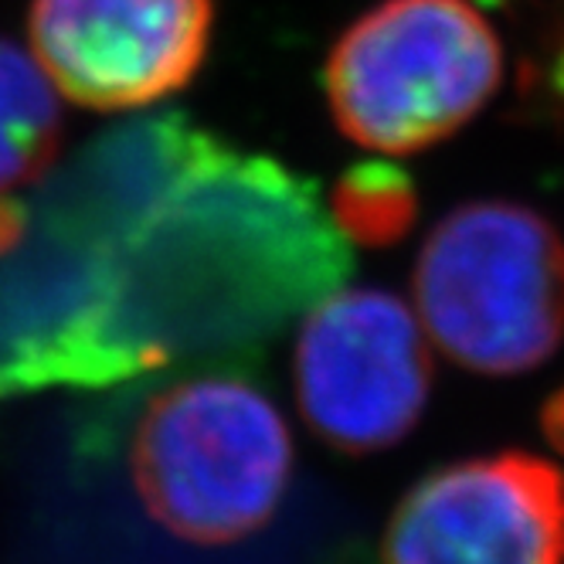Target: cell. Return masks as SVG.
<instances>
[{"mask_svg":"<svg viewBox=\"0 0 564 564\" xmlns=\"http://www.w3.org/2000/svg\"><path fill=\"white\" fill-rule=\"evenodd\" d=\"M500 83V34L473 0H381L340 34L324 68L337 127L388 156L453 137Z\"/></svg>","mask_w":564,"mask_h":564,"instance_id":"obj_1","label":"cell"},{"mask_svg":"<svg viewBox=\"0 0 564 564\" xmlns=\"http://www.w3.org/2000/svg\"><path fill=\"white\" fill-rule=\"evenodd\" d=\"M130 469L150 517L194 544L256 534L286 497L293 438L246 378L205 375L160 391L137 422Z\"/></svg>","mask_w":564,"mask_h":564,"instance_id":"obj_2","label":"cell"},{"mask_svg":"<svg viewBox=\"0 0 564 564\" xmlns=\"http://www.w3.org/2000/svg\"><path fill=\"white\" fill-rule=\"evenodd\" d=\"M415 303L429 337L466 371H531L564 340V238L534 208L473 200L425 238Z\"/></svg>","mask_w":564,"mask_h":564,"instance_id":"obj_3","label":"cell"},{"mask_svg":"<svg viewBox=\"0 0 564 564\" xmlns=\"http://www.w3.org/2000/svg\"><path fill=\"white\" fill-rule=\"evenodd\" d=\"M293 375L316 435L344 453H375L422 419L432 357L415 313L394 293L344 290L306 316Z\"/></svg>","mask_w":564,"mask_h":564,"instance_id":"obj_4","label":"cell"},{"mask_svg":"<svg viewBox=\"0 0 564 564\" xmlns=\"http://www.w3.org/2000/svg\"><path fill=\"white\" fill-rule=\"evenodd\" d=\"M212 24V0H34L28 18L34 62L86 109H140L184 89Z\"/></svg>","mask_w":564,"mask_h":564,"instance_id":"obj_5","label":"cell"},{"mask_svg":"<svg viewBox=\"0 0 564 564\" xmlns=\"http://www.w3.org/2000/svg\"><path fill=\"white\" fill-rule=\"evenodd\" d=\"M384 564H564V473L528 453L429 473L388 523Z\"/></svg>","mask_w":564,"mask_h":564,"instance_id":"obj_6","label":"cell"},{"mask_svg":"<svg viewBox=\"0 0 564 564\" xmlns=\"http://www.w3.org/2000/svg\"><path fill=\"white\" fill-rule=\"evenodd\" d=\"M58 140V89L31 52L0 37V197L42 177Z\"/></svg>","mask_w":564,"mask_h":564,"instance_id":"obj_7","label":"cell"},{"mask_svg":"<svg viewBox=\"0 0 564 564\" xmlns=\"http://www.w3.org/2000/svg\"><path fill=\"white\" fill-rule=\"evenodd\" d=\"M334 218L347 241L384 246L412 225L415 191L391 164L354 167L334 194Z\"/></svg>","mask_w":564,"mask_h":564,"instance_id":"obj_8","label":"cell"},{"mask_svg":"<svg viewBox=\"0 0 564 564\" xmlns=\"http://www.w3.org/2000/svg\"><path fill=\"white\" fill-rule=\"evenodd\" d=\"M523 102L564 130V0H551L544 28L520 72Z\"/></svg>","mask_w":564,"mask_h":564,"instance_id":"obj_9","label":"cell"},{"mask_svg":"<svg viewBox=\"0 0 564 564\" xmlns=\"http://www.w3.org/2000/svg\"><path fill=\"white\" fill-rule=\"evenodd\" d=\"M544 429H547V438L554 442V446L564 449V388L547 401V409H544Z\"/></svg>","mask_w":564,"mask_h":564,"instance_id":"obj_10","label":"cell"}]
</instances>
